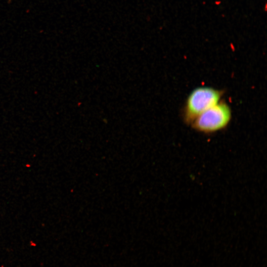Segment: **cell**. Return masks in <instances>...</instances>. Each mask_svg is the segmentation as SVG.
Here are the masks:
<instances>
[{"label": "cell", "instance_id": "1", "mask_svg": "<svg viewBox=\"0 0 267 267\" xmlns=\"http://www.w3.org/2000/svg\"><path fill=\"white\" fill-rule=\"evenodd\" d=\"M222 92L208 87H200L194 89L189 94L184 107V118L191 123L202 112L216 104L221 100Z\"/></svg>", "mask_w": 267, "mask_h": 267}, {"label": "cell", "instance_id": "2", "mask_svg": "<svg viewBox=\"0 0 267 267\" xmlns=\"http://www.w3.org/2000/svg\"><path fill=\"white\" fill-rule=\"evenodd\" d=\"M231 118L230 107L226 103L220 101L198 116L192 124L196 131L212 133L225 128Z\"/></svg>", "mask_w": 267, "mask_h": 267}]
</instances>
